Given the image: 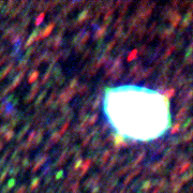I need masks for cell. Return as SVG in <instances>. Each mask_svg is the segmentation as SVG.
Instances as JSON below:
<instances>
[{"instance_id": "obj_5", "label": "cell", "mask_w": 193, "mask_h": 193, "mask_svg": "<svg viewBox=\"0 0 193 193\" xmlns=\"http://www.w3.org/2000/svg\"><path fill=\"white\" fill-rule=\"evenodd\" d=\"M174 92H175V90H174V89L168 90V91H166V92H165V97H166L167 99L171 98V97H172V95H174Z\"/></svg>"}, {"instance_id": "obj_8", "label": "cell", "mask_w": 193, "mask_h": 193, "mask_svg": "<svg viewBox=\"0 0 193 193\" xmlns=\"http://www.w3.org/2000/svg\"><path fill=\"white\" fill-rule=\"evenodd\" d=\"M68 126H69V124H66V126H63V128H62V130H61V134L63 133V132L66 131V130H67Z\"/></svg>"}, {"instance_id": "obj_7", "label": "cell", "mask_w": 193, "mask_h": 193, "mask_svg": "<svg viewBox=\"0 0 193 193\" xmlns=\"http://www.w3.org/2000/svg\"><path fill=\"white\" fill-rule=\"evenodd\" d=\"M178 128H179V124H177L175 127H174V128H173V130H172V132H171V133L174 134V133H175V132H177V131H178Z\"/></svg>"}, {"instance_id": "obj_3", "label": "cell", "mask_w": 193, "mask_h": 193, "mask_svg": "<svg viewBox=\"0 0 193 193\" xmlns=\"http://www.w3.org/2000/svg\"><path fill=\"white\" fill-rule=\"evenodd\" d=\"M136 56H137V51H136V49H134V51H131V54L129 55L128 61H131V60H133L134 58H136Z\"/></svg>"}, {"instance_id": "obj_1", "label": "cell", "mask_w": 193, "mask_h": 193, "mask_svg": "<svg viewBox=\"0 0 193 193\" xmlns=\"http://www.w3.org/2000/svg\"><path fill=\"white\" fill-rule=\"evenodd\" d=\"M53 28H54V25L51 24V25H49L48 27H47V28L45 29V30H44L43 32H42L41 36H39L38 38H37V40H41V39H43V38H46V37L48 36V34L51 32V30H53Z\"/></svg>"}, {"instance_id": "obj_6", "label": "cell", "mask_w": 193, "mask_h": 193, "mask_svg": "<svg viewBox=\"0 0 193 193\" xmlns=\"http://www.w3.org/2000/svg\"><path fill=\"white\" fill-rule=\"evenodd\" d=\"M179 21H180V16L177 14V15L175 16V18H174V21H173V26H177Z\"/></svg>"}, {"instance_id": "obj_2", "label": "cell", "mask_w": 193, "mask_h": 193, "mask_svg": "<svg viewBox=\"0 0 193 193\" xmlns=\"http://www.w3.org/2000/svg\"><path fill=\"white\" fill-rule=\"evenodd\" d=\"M38 75H39V72L38 71H34V73H32V74L30 75V76H29V83H34V80H37V77H38Z\"/></svg>"}, {"instance_id": "obj_9", "label": "cell", "mask_w": 193, "mask_h": 193, "mask_svg": "<svg viewBox=\"0 0 193 193\" xmlns=\"http://www.w3.org/2000/svg\"><path fill=\"white\" fill-rule=\"evenodd\" d=\"M188 167H189V163H187V164H186L185 166H183V168H181V172H183V171H185L186 168H188Z\"/></svg>"}, {"instance_id": "obj_4", "label": "cell", "mask_w": 193, "mask_h": 193, "mask_svg": "<svg viewBox=\"0 0 193 193\" xmlns=\"http://www.w3.org/2000/svg\"><path fill=\"white\" fill-rule=\"evenodd\" d=\"M43 19H44V13H41L40 15H39V17L37 18V21H36V25L37 26H39L40 24L43 22Z\"/></svg>"}]
</instances>
